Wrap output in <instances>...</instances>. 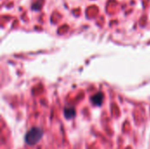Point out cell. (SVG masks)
<instances>
[{"mask_svg": "<svg viewBox=\"0 0 150 149\" xmlns=\"http://www.w3.org/2000/svg\"><path fill=\"white\" fill-rule=\"evenodd\" d=\"M42 135H43V133H42V130L40 128L33 127L26 133L25 141L26 144L33 146V145L37 144L40 141V139L42 138Z\"/></svg>", "mask_w": 150, "mask_h": 149, "instance_id": "obj_1", "label": "cell"}, {"mask_svg": "<svg viewBox=\"0 0 150 149\" xmlns=\"http://www.w3.org/2000/svg\"><path fill=\"white\" fill-rule=\"evenodd\" d=\"M103 100H104V95L100 92L95 94L92 97H91V102L93 105H101V104L103 103Z\"/></svg>", "mask_w": 150, "mask_h": 149, "instance_id": "obj_2", "label": "cell"}, {"mask_svg": "<svg viewBox=\"0 0 150 149\" xmlns=\"http://www.w3.org/2000/svg\"><path fill=\"white\" fill-rule=\"evenodd\" d=\"M64 115L66 119H72L76 116V111L73 107H66L64 109Z\"/></svg>", "mask_w": 150, "mask_h": 149, "instance_id": "obj_3", "label": "cell"}]
</instances>
